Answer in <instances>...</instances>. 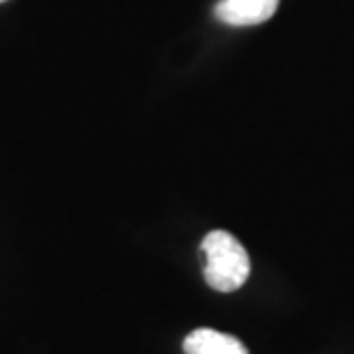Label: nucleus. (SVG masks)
Returning a JSON list of instances; mask_svg holds the SVG:
<instances>
[{
    "label": "nucleus",
    "instance_id": "obj_1",
    "mask_svg": "<svg viewBox=\"0 0 354 354\" xmlns=\"http://www.w3.org/2000/svg\"><path fill=\"white\" fill-rule=\"evenodd\" d=\"M205 281L216 292H235L251 274L249 253L242 242L225 230H212L201 244Z\"/></svg>",
    "mask_w": 354,
    "mask_h": 354
},
{
    "label": "nucleus",
    "instance_id": "obj_2",
    "mask_svg": "<svg viewBox=\"0 0 354 354\" xmlns=\"http://www.w3.org/2000/svg\"><path fill=\"white\" fill-rule=\"evenodd\" d=\"M279 0H221L216 5V19L228 26H258L274 17Z\"/></svg>",
    "mask_w": 354,
    "mask_h": 354
},
{
    "label": "nucleus",
    "instance_id": "obj_3",
    "mask_svg": "<svg viewBox=\"0 0 354 354\" xmlns=\"http://www.w3.org/2000/svg\"><path fill=\"white\" fill-rule=\"evenodd\" d=\"M184 354H249L242 341L216 329H194L184 338Z\"/></svg>",
    "mask_w": 354,
    "mask_h": 354
}]
</instances>
